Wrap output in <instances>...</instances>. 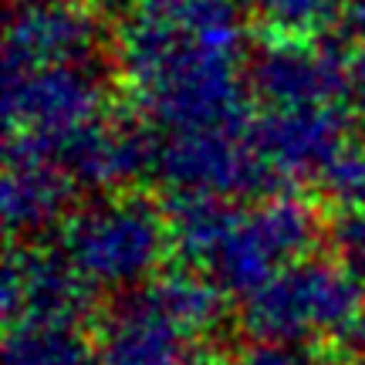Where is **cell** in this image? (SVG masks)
Wrapping results in <instances>:
<instances>
[]
</instances>
